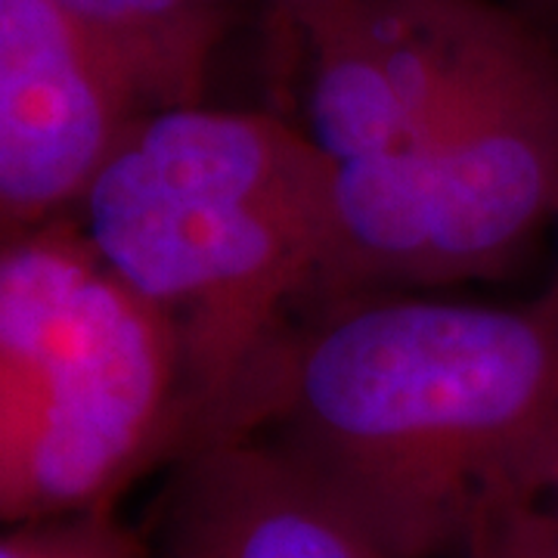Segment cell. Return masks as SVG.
<instances>
[{"instance_id":"9c48e42d","label":"cell","mask_w":558,"mask_h":558,"mask_svg":"<svg viewBox=\"0 0 558 558\" xmlns=\"http://www.w3.org/2000/svg\"><path fill=\"white\" fill-rule=\"evenodd\" d=\"M0 558H156L153 546L116 519L87 512L72 519L0 527Z\"/></svg>"},{"instance_id":"52a82bcc","label":"cell","mask_w":558,"mask_h":558,"mask_svg":"<svg viewBox=\"0 0 558 558\" xmlns=\"http://www.w3.org/2000/svg\"><path fill=\"white\" fill-rule=\"evenodd\" d=\"M156 558H379L357 521L258 438H218L178 459Z\"/></svg>"},{"instance_id":"5b68a950","label":"cell","mask_w":558,"mask_h":558,"mask_svg":"<svg viewBox=\"0 0 558 558\" xmlns=\"http://www.w3.org/2000/svg\"><path fill=\"white\" fill-rule=\"evenodd\" d=\"M289 22L307 50L304 131L336 165L432 134L546 35L499 0H317Z\"/></svg>"},{"instance_id":"30bf717a","label":"cell","mask_w":558,"mask_h":558,"mask_svg":"<svg viewBox=\"0 0 558 558\" xmlns=\"http://www.w3.org/2000/svg\"><path fill=\"white\" fill-rule=\"evenodd\" d=\"M459 558H537L519 502H506L481 521Z\"/></svg>"},{"instance_id":"9a60e30c","label":"cell","mask_w":558,"mask_h":558,"mask_svg":"<svg viewBox=\"0 0 558 558\" xmlns=\"http://www.w3.org/2000/svg\"><path fill=\"white\" fill-rule=\"evenodd\" d=\"M537 301L558 314V258H556V267H553V277H549V286L543 289V295H539Z\"/></svg>"},{"instance_id":"8992f818","label":"cell","mask_w":558,"mask_h":558,"mask_svg":"<svg viewBox=\"0 0 558 558\" xmlns=\"http://www.w3.org/2000/svg\"><path fill=\"white\" fill-rule=\"evenodd\" d=\"M149 102L53 0H0V236L72 218Z\"/></svg>"},{"instance_id":"3957f363","label":"cell","mask_w":558,"mask_h":558,"mask_svg":"<svg viewBox=\"0 0 558 558\" xmlns=\"http://www.w3.org/2000/svg\"><path fill=\"white\" fill-rule=\"evenodd\" d=\"M190 444L174 326L72 218L0 236V527L109 512Z\"/></svg>"},{"instance_id":"4fadbf2b","label":"cell","mask_w":558,"mask_h":558,"mask_svg":"<svg viewBox=\"0 0 558 558\" xmlns=\"http://www.w3.org/2000/svg\"><path fill=\"white\" fill-rule=\"evenodd\" d=\"M534 499H537V502H543L546 509L558 512V457L553 459V465H549L546 478H543V484H539V494Z\"/></svg>"},{"instance_id":"6da1fadb","label":"cell","mask_w":558,"mask_h":558,"mask_svg":"<svg viewBox=\"0 0 558 558\" xmlns=\"http://www.w3.org/2000/svg\"><path fill=\"white\" fill-rule=\"evenodd\" d=\"M218 438L292 459L385 556H462L558 457V314L435 292L319 307L282 332Z\"/></svg>"},{"instance_id":"8fae6325","label":"cell","mask_w":558,"mask_h":558,"mask_svg":"<svg viewBox=\"0 0 558 558\" xmlns=\"http://www.w3.org/2000/svg\"><path fill=\"white\" fill-rule=\"evenodd\" d=\"M521 515L537 558H558V512L546 509L537 499H521Z\"/></svg>"},{"instance_id":"277c9868","label":"cell","mask_w":558,"mask_h":558,"mask_svg":"<svg viewBox=\"0 0 558 558\" xmlns=\"http://www.w3.org/2000/svg\"><path fill=\"white\" fill-rule=\"evenodd\" d=\"M558 223V47L539 35L416 143L332 171L311 311L499 277Z\"/></svg>"},{"instance_id":"5bb4252c","label":"cell","mask_w":558,"mask_h":558,"mask_svg":"<svg viewBox=\"0 0 558 558\" xmlns=\"http://www.w3.org/2000/svg\"><path fill=\"white\" fill-rule=\"evenodd\" d=\"M274 10H279L286 20H292V16H299L301 10H307L311 3H317V0H267Z\"/></svg>"},{"instance_id":"7c38bea8","label":"cell","mask_w":558,"mask_h":558,"mask_svg":"<svg viewBox=\"0 0 558 558\" xmlns=\"http://www.w3.org/2000/svg\"><path fill=\"white\" fill-rule=\"evenodd\" d=\"M512 7L546 32L549 25H558V0H512Z\"/></svg>"},{"instance_id":"7a4b0ae2","label":"cell","mask_w":558,"mask_h":558,"mask_svg":"<svg viewBox=\"0 0 558 558\" xmlns=\"http://www.w3.org/2000/svg\"><path fill=\"white\" fill-rule=\"evenodd\" d=\"M336 161L295 121L161 106L121 134L72 220L174 326L190 444L215 440L317 274Z\"/></svg>"},{"instance_id":"ba28073f","label":"cell","mask_w":558,"mask_h":558,"mask_svg":"<svg viewBox=\"0 0 558 558\" xmlns=\"http://www.w3.org/2000/svg\"><path fill=\"white\" fill-rule=\"evenodd\" d=\"M109 44L149 109L205 100L233 0H53Z\"/></svg>"}]
</instances>
